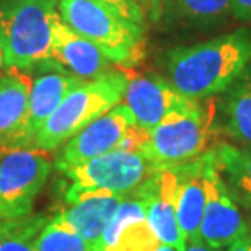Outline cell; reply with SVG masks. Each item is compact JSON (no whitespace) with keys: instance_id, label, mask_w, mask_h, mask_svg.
<instances>
[{"instance_id":"cell-13","label":"cell","mask_w":251,"mask_h":251,"mask_svg":"<svg viewBox=\"0 0 251 251\" xmlns=\"http://www.w3.org/2000/svg\"><path fill=\"white\" fill-rule=\"evenodd\" d=\"M33 69L38 70V74L31 78L26 123L23 130V147L34 144L38 132L62 103V100L75 87L85 82L49 59L34 65Z\"/></svg>"},{"instance_id":"cell-16","label":"cell","mask_w":251,"mask_h":251,"mask_svg":"<svg viewBox=\"0 0 251 251\" xmlns=\"http://www.w3.org/2000/svg\"><path fill=\"white\" fill-rule=\"evenodd\" d=\"M31 78L12 69L0 77V147L18 145L23 149Z\"/></svg>"},{"instance_id":"cell-12","label":"cell","mask_w":251,"mask_h":251,"mask_svg":"<svg viewBox=\"0 0 251 251\" xmlns=\"http://www.w3.org/2000/svg\"><path fill=\"white\" fill-rule=\"evenodd\" d=\"M162 243L147 222V204L135 189L121 201L93 251H157Z\"/></svg>"},{"instance_id":"cell-6","label":"cell","mask_w":251,"mask_h":251,"mask_svg":"<svg viewBox=\"0 0 251 251\" xmlns=\"http://www.w3.org/2000/svg\"><path fill=\"white\" fill-rule=\"evenodd\" d=\"M153 172V165L142 153L113 150L61 170V173L69 179V188L64 194L65 202L74 204L90 196L126 198L134 193Z\"/></svg>"},{"instance_id":"cell-5","label":"cell","mask_w":251,"mask_h":251,"mask_svg":"<svg viewBox=\"0 0 251 251\" xmlns=\"http://www.w3.org/2000/svg\"><path fill=\"white\" fill-rule=\"evenodd\" d=\"M57 12L113 64L132 67L144 61L147 41L140 25L127 22L93 0H57Z\"/></svg>"},{"instance_id":"cell-21","label":"cell","mask_w":251,"mask_h":251,"mask_svg":"<svg viewBox=\"0 0 251 251\" xmlns=\"http://www.w3.org/2000/svg\"><path fill=\"white\" fill-rule=\"evenodd\" d=\"M46 215H25L0 222V251H36L34 238L48 222Z\"/></svg>"},{"instance_id":"cell-9","label":"cell","mask_w":251,"mask_h":251,"mask_svg":"<svg viewBox=\"0 0 251 251\" xmlns=\"http://www.w3.org/2000/svg\"><path fill=\"white\" fill-rule=\"evenodd\" d=\"M134 126L135 119L130 109L119 103L65 142L56 160V168L61 172L85 160L118 150Z\"/></svg>"},{"instance_id":"cell-7","label":"cell","mask_w":251,"mask_h":251,"mask_svg":"<svg viewBox=\"0 0 251 251\" xmlns=\"http://www.w3.org/2000/svg\"><path fill=\"white\" fill-rule=\"evenodd\" d=\"M51 170V160L39 149H15L0 160V222L33 212Z\"/></svg>"},{"instance_id":"cell-27","label":"cell","mask_w":251,"mask_h":251,"mask_svg":"<svg viewBox=\"0 0 251 251\" xmlns=\"http://www.w3.org/2000/svg\"><path fill=\"white\" fill-rule=\"evenodd\" d=\"M184 251H215V250L209 248L207 245H204L202 242H189L186 243V250Z\"/></svg>"},{"instance_id":"cell-25","label":"cell","mask_w":251,"mask_h":251,"mask_svg":"<svg viewBox=\"0 0 251 251\" xmlns=\"http://www.w3.org/2000/svg\"><path fill=\"white\" fill-rule=\"evenodd\" d=\"M230 15L240 23H251V0H232Z\"/></svg>"},{"instance_id":"cell-26","label":"cell","mask_w":251,"mask_h":251,"mask_svg":"<svg viewBox=\"0 0 251 251\" xmlns=\"http://www.w3.org/2000/svg\"><path fill=\"white\" fill-rule=\"evenodd\" d=\"M225 251H251V230H248V233H245L242 238H238L237 242L225 248Z\"/></svg>"},{"instance_id":"cell-11","label":"cell","mask_w":251,"mask_h":251,"mask_svg":"<svg viewBox=\"0 0 251 251\" xmlns=\"http://www.w3.org/2000/svg\"><path fill=\"white\" fill-rule=\"evenodd\" d=\"M147 204V222L162 245L186 250L176 217L178 167L158 168L137 188Z\"/></svg>"},{"instance_id":"cell-15","label":"cell","mask_w":251,"mask_h":251,"mask_svg":"<svg viewBox=\"0 0 251 251\" xmlns=\"http://www.w3.org/2000/svg\"><path fill=\"white\" fill-rule=\"evenodd\" d=\"M210 162H212V150L193 162L176 165V217L186 243L201 242L199 228L205 205V179Z\"/></svg>"},{"instance_id":"cell-29","label":"cell","mask_w":251,"mask_h":251,"mask_svg":"<svg viewBox=\"0 0 251 251\" xmlns=\"http://www.w3.org/2000/svg\"><path fill=\"white\" fill-rule=\"evenodd\" d=\"M0 62H2V59H0Z\"/></svg>"},{"instance_id":"cell-23","label":"cell","mask_w":251,"mask_h":251,"mask_svg":"<svg viewBox=\"0 0 251 251\" xmlns=\"http://www.w3.org/2000/svg\"><path fill=\"white\" fill-rule=\"evenodd\" d=\"M108 10H111L113 13L119 15L121 18L127 20V22L137 23L140 26H145V17L140 10L139 3L135 0H93Z\"/></svg>"},{"instance_id":"cell-8","label":"cell","mask_w":251,"mask_h":251,"mask_svg":"<svg viewBox=\"0 0 251 251\" xmlns=\"http://www.w3.org/2000/svg\"><path fill=\"white\" fill-rule=\"evenodd\" d=\"M248 222L230 194L215 165L212 152V162L209 165L205 179V205L201 220L199 240L209 248L220 251L242 238L245 233H248Z\"/></svg>"},{"instance_id":"cell-22","label":"cell","mask_w":251,"mask_h":251,"mask_svg":"<svg viewBox=\"0 0 251 251\" xmlns=\"http://www.w3.org/2000/svg\"><path fill=\"white\" fill-rule=\"evenodd\" d=\"M36 251H93V247L56 215L46 222L34 238Z\"/></svg>"},{"instance_id":"cell-18","label":"cell","mask_w":251,"mask_h":251,"mask_svg":"<svg viewBox=\"0 0 251 251\" xmlns=\"http://www.w3.org/2000/svg\"><path fill=\"white\" fill-rule=\"evenodd\" d=\"M224 129L240 147H251V62L225 90Z\"/></svg>"},{"instance_id":"cell-3","label":"cell","mask_w":251,"mask_h":251,"mask_svg":"<svg viewBox=\"0 0 251 251\" xmlns=\"http://www.w3.org/2000/svg\"><path fill=\"white\" fill-rule=\"evenodd\" d=\"M59 12L54 0H0V59L26 70L49 59Z\"/></svg>"},{"instance_id":"cell-2","label":"cell","mask_w":251,"mask_h":251,"mask_svg":"<svg viewBox=\"0 0 251 251\" xmlns=\"http://www.w3.org/2000/svg\"><path fill=\"white\" fill-rule=\"evenodd\" d=\"M215 100H191L149 130L142 153L155 170L176 167L217 147V106Z\"/></svg>"},{"instance_id":"cell-10","label":"cell","mask_w":251,"mask_h":251,"mask_svg":"<svg viewBox=\"0 0 251 251\" xmlns=\"http://www.w3.org/2000/svg\"><path fill=\"white\" fill-rule=\"evenodd\" d=\"M124 72L127 75V87L123 100L139 127L152 130L173 111L191 101L162 75L132 74L129 69Z\"/></svg>"},{"instance_id":"cell-1","label":"cell","mask_w":251,"mask_h":251,"mask_svg":"<svg viewBox=\"0 0 251 251\" xmlns=\"http://www.w3.org/2000/svg\"><path fill=\"white\" fill-rule=\"evenodd\" d=\"M251 62V31L240 28L165 54V72L183 97L205 100L225 92Z\"/></svg>"},{"instance_id":"cell-20","label":"cell","mask_w":251,"mask_h":251,"mask_svg":"<svg viewBox=\"0 0 251 251\" xmlns=\"http://www.w3.org/2000/svg\"><path fill=\"white\" fill-rule=\"evenodd\" d=\"M212 152L230 194L251 209V147L219 144Z\"/></svg>"},{"instance_id":"cell-14","label":"cell","mask_w":251,"mask_h":251,"mask_svg":"<svg viewBox=\"0 0 251 251\" xmlns=\"http://www.w3.org/2000/svg\"><path fill=\"white\" fill-rule=\"evenodd\" d=\"M49 61L80 80H93L113 70V62L82 34L74 31L61 18L54 25V38Z\"/></svg>"},{"instance_id":"cell-28","label":"cell","mask_w":251,"mask_h":251,"mask_svg":"<svg viewBox=\"0 0 251 251\" xmlns=\"http://www.w3.org/2000/svg\"><path fill=\"white\" fill-rule=\"evenodd\" d=\"M157 251H178L176 248H173V247H167V245H162Z\"/></svg>"},{"instance_id":"cell-17","label":"cell","mask_w":251,"mask_h":251,"mask_svg":"<svg viewBox=\"0 0 251 251\" xmlns=\"http://www.w3.org/2000/svg\"><path fill=\"white\" fill-rule=\"evenodd\" d=\"M123 199L121 196H90L69 204V207L59 212L56 217L87 240L95 250Z\"/></svg>"},{"instance_id":"cell-19","label":"cell","mask_w":251,"mask_h":251,"mask_svg":"<svg viewBox=\"0 0 251 251\" xmlns=\"http://www.w3.org/2000/svg\"><path fill=\"white\" fill-rule=\"evenodd\" d=\"M232 0H167L163 18L168 23L194 29H212L225 23Z\"/></svg>"},{"instance_id":"cell-24","label":"cell","mask_w":251,"mask_h":251,"mask_svg":"<svg viewBox=\"0 0 251 251\" xmlns=\"http://www.w3.org/2000/svg\"><path fill=\"white\" fill-rule=\"evenodd\" d=\"M142 10L145 22L149 23H158L163 18V10L167 0H135Z\"/></svg>"},{"instance_id":"cell-4","label":"cell","mask_w":251,"mask_h":251,"mask_svg":"<svg viewBox=\"0 0 251 251\" xmlns=\"http://www.w3.org/2000/svg\"><path fill=\"white\" fill-rule=\"evenodd\" d=\"M127 75L113 69L93 80H85L62 100L34 139L36 149L51 152L75 134L123 103Z\"/></svg>"}]
</instances>
